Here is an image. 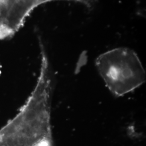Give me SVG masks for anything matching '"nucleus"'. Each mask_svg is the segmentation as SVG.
Returning <instances> with one entry per match:
<instances>
[{
  "mask_svg": "<svg viewBox=\"0 0 146 146\" xmlns=\"http://www.w3.org/2000/svg\"><path fill=\"white\" fill-rule=\"evenodd\" d=\"M41 64L36 84L14 117L0 128V146H53L52 72L40 40Z\"/></svg>",
  "mask_w": 146,
  "mask_h": 146,
  "instance_id": "1",
  "label": "nucleus"
},
{
  "mask_svg": "<svg viewBox=\"0 0 146 146\" xmlns=\"http://www.w3.org/2000/svg\"><path fill=\"white\" fill-rule=\"evenodd\" d=\"M95 66L107 88L116 97L134 91L146 81L140 59L128 48H116L101 54L95 60Z\"/></svg>",
  "mask_w": 146,
  "mask_h": 146,
  "instance_id": "2",
  "label": "nucleus"
},
{
  "mask_svg": "<svg viewBox=\"0 0 146 146\" xmlns=\"http://www.w3.org/2000/svg\"><path fill=\"white\" fill-rule=\"evenodd\" d=\"M56 1L77 2L88 8L93 5V0H0V40L13 36L38 6Z\"/></svg>",
  "mask_w": 146,
  "mask_h": 146,
  "instance_id": "3",
  "label": "nucleus"
}]
</instances>
